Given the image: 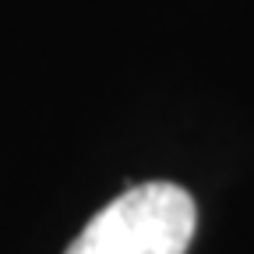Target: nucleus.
Wrapping results in <instances>:
<instances>
[{
    "mask_svg": "<svg viewBox=\"0 0 254 254\" xmlns=\"http://www.w3.org/2000/svg\"><path fill=\"white\" fill-rule=\"evenodd\" d=\"M194 198L177 184H138L74 237L67 254H184L194 237Z\"/></svg>",
    "mask_w": 254,
    "mask_h": 254,
    "instance_id": "obj_1",
    "label": "nucleus"
}]
</instances>
